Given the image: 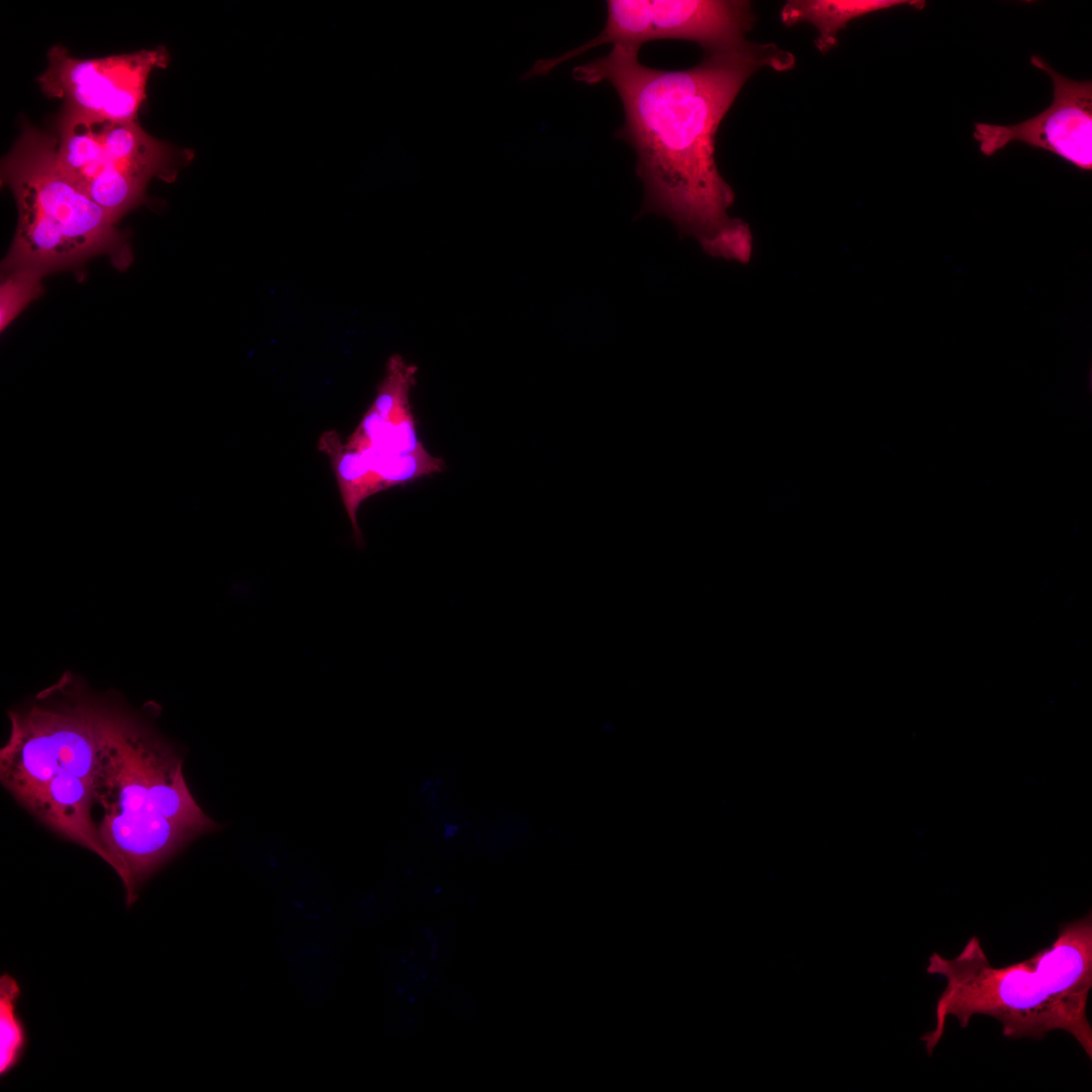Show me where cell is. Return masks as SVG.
Instances as JSON below:
<instances>
[{
	"mask_svg": "<svg viewBox=\"0 0 1092 1092\" xmlns=\"http://www.w3.org/2000/svg\"><path fill=\"white\" fill-rule=\"evenodd\" d=\"M1030 63L1046 73L1054 87L1053 102L1041 113L1017 124L976 123L974 139L990 157L1019 142L1049 151L1080 170L1092 169V82L1061 75L1039 56Z\"/></svg>",
	"mask_w": 1092,
	"mask_h": 1092,
	"instance_id": "9",
	"label": "cell"
},
{
	"mask_svg": "<svg viewBox=\"0 0 1092 1092\" xmlns=\"http://www.w3.org/2000/svg\"><path fill=\"white\" fill-rule=\"evenodd\" d=\"M94 803L102 810L96 826L104 861L121 880L128 908L178 852L220 827L194 800L175 748L118 702L98 753Z\"/></svg>",
	"mask_w": 1092,
	"mask_h": 1092,
	"instance_id": "2",
	"label": "cell"
},
{
	"mask_svg": "<svg viewBox=\"0 0 1092 1092\" xmlns=\"http://www.w3.org/2000/svg\"><path fill=\"white\" fill-rule=\"evenodd\" d=\"M117 700L97 696L66 672L27 704L8 712L0 781L42 825L105 852L93 817L98 753Z\"/></svg>",
	"mask_w": 1092,
	"mask_h": 1092,
	"instance_id": "4",
	"label": "cell"
},
{
	"mask_svg": "<svg viewBox=\"0 0 1092 1092\" xmlns=\"http://www.w3.org/2000/svg\"><path fill=\"white\" fill-rule=\"evenodd\" d=\"M926 972L946 981L937 998L934 1026L920 1040L930 1056L948 1016L961 1027L974 1015L997 1019L1010 1038L1042 1039L1052 1030L1068 1032L1092 1059L1088 997L1092 987L1091 912L1062 925L1054 942L1025 961L996 968L980 939L972 936L958 956L933 952Z\"/></svg>",
	"mask_w": 1092,
	"mask_h": 1092,
	"instance_id": "3",
	"label": "cell"
},
{
	"mask_svg": "<svg viewBox=\"0 0 1092 1092\" xmlns=\"http://www.w3.org/2000/svg\"><path fill=\"white\" fill-rule=\"evenodd\" d=\"M417 367L406 363L399 355L391 356L386 364L383 380L377 388L371 406L395 430L405 437L420 441L410 401Z\"/></svg>",
	"mask_w": 1092,
	"mask_h": 1092,
	"instance_id": "12",
	"label": "cell"
},
{
	"mask_svg": "<svg viewBox=\"0 0 1092 1092\" xmlns=\"http://www.w3.org/2000/svg\"><path fill=\"white\" fill-rule=\"evenodd\" d=\"M606 24L585 43L556 58L537 61L523 80L544 76L555 67L596 47L612 43L640 50L656 39H685L705 53L745 40L755 20L750 2L720 0H608Z\"/></svg>",
	"mask_w": 1092,
	"mask_h": 1092,
	"instance_id": "7",
	"label": "cell"
},
{
	"mask_svg": "<svg viewBox=\"0 0 1092 1092\" xmlns=\"http://www.w3.org/2000/svg\"><path fill=\"white\" fill-rule=\"evenodd\" d=\"M169 62L163 46L98 59H78L63 46H54L48 52L47 69L36 81L44 95L63 100V111L136 120L151 73Z\"/></svg>",
	"mask_w": 1092,
	"mask_h": 1092,
	"instance_id": "8",
	"label": "cell"
},
{
	"mask_svg": "<svg viewBox=\"0 0 1092 1092\" xmlns=\"http://www.w3.org/2000/svg\"><path fill=\"white\" fill-rule=\"evenodd\" d=\"M358 451V450H357ZM361 452L386 489L442 472L445 461L426 448L407 454H385L371 449Z\"/></svg>",
	"mask_w": 1092,
	"mask_h": 1092,
	"instance_id": "14",
	"label": "cell"
},
{
	"mask_svg": "<svg viewBox=\"0 0 1092 1092\" xmlns=\"http://www.w3.org/2000/svg\"><path fill=\"white\" fill-rule=\"evenodd\" d=\"M53 131L26 123L1 164V182L16 201L18 220L3 273H49L115 255L125 247L116 220L62 169Z\"/></svg>",
	"mask_w": 1092,
	"mask_h": 1092,
	"instance_id": "5",
	"label": "cell"
},
{
	"mask_svg": "<svg viewBox=\"0 0 1092 1092\" xmlns=\"http://www.w3.org/2000/svg\"><path fill=\"white\" fill-rule=\"evenodd\" d=\"M917 0H793L785 4L781 19L786 25L809 22L818 31L815 46L827 53L837 43L838 32L857 17L898 6L922 9Z\"/></svg>",
	"mask_w": 1092,
	"mask_h": 1092,
	"instance_id": "11",
	"label": "cell"
},
{
	"mask_svg": "<svg viewBox=\"0 0 1092 1092\" xmlns=\"http://www.w3.org/2000/svg\"><path fill=\"white\" fill-rule=\"evenodd\" d=\"M22 989L15 977L4 972L0 977V1077L6 1078L23 1061L29 1034L19 1011Z\"/></svg>",
	"mask_w": 1092,
	"mask_h": 1092,
	"instance_id": "13",
	"label": "cell"
},
{
	"mask_svg": "<svg viewBox=\"0 0 1092 1092\" xmlns=\"http://www.w3.org/2000/svg\"><path fill=\"white\" fill-rule=\"evenodd\" d=\"M639 50L611 52L572 70L585 84L608 81L617 91L625 120L616 138L635 151L644 188L640 215L667 217L681 237L697 240L728 218L731 186L715 161V138L725 114L749 77L769 67L787 71L794 56L775 43L743 40L706 52L696 66L660 70L638 60Z\"/></svg>",
	"mask_w": 1092,
	"mask_h": 1092,
	"instance_id": "1",
	"label": "cell"
},
{
	"mask_svg": "<svg viewBox=\"0 0 1092 1092\" xmlns=\"http://www.w3.org/2000/svg\"><path fill=\"white\" fill-rule=\"evenodd\" d=\"M52 131L62 169L116 220L143 202L151 179L171 182L194 158L192 150L153 138L136 120L62 110Z\"/></svg>",
	"mask_w": 1092,
	"mask_h": 1092,
	"instance_id": "6",
	"label": "cell"
},
{
	"mask_svg": "<svg viewBox=\"0 0 1092 1092\" xmlns=\"http://www.w3.org/2000/svg\"><path fill=\"white\" fill-rule=\"evenodd\" d=\"M704 253L713 258L748 264L754 252L752 232L745 221L728 218L712 234L698 240Z\"/></svg>",
	"mask_w": 1092,
	"mask_h": 1092,
	"instance_id": "15",
	"label": "cell"
},
{
	"mask_svg": "<svg viewBox=\"0 0 1092 1092\" xmlns=\"http://www.w3.org/2000/svg\"><path fill=\"white\" fill-rule=\"evenodd\" d=\"M317 448L330 459L352 527L353 541L358 548H363L365 539L358 523L359 509L367 498L386 488L364 455L344 443L337 431H325L318 438Z\"/></svg>",
	"mask_w": 1092,
	"mask_h": 1092,
	"instance_id": "10",
	"label": "cell"
},
{
	"mask_svg": "<svg viewBox=\"0 0 1092 1092\" xmlns=\"http://www.w3.org/2000/svg\"><path fill=\"white\" fill-rule=\"evenodd\" d=\"M43 276L42 273L32 269H18L5 273L0 292L1 332L30 301L42 293L40 281Z\"/></svg>",
	"mask_w": 1092,
	"mask_h": 1092,
	"instance_id": "16",
	"label": "cell"
}]
</instances>
